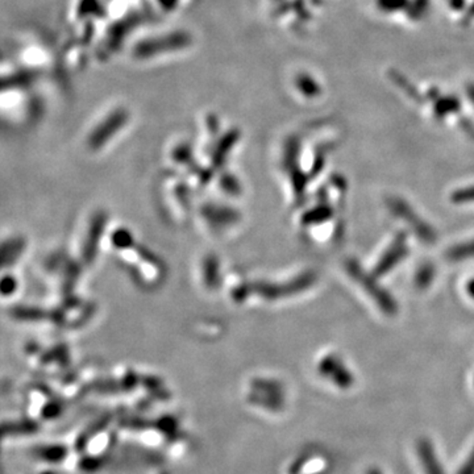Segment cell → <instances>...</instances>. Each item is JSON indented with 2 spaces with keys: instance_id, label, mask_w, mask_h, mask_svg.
Returning a JSON list of instances; mask_svg holds the SVG:
<instances>
[{
  "instance_id": "277c9868",
  "label": "cell",
  "mask_w": 474,
  "mask_h": 474,
  "mask_svg": "<svg viewBox=\"0 0 474 474\" xmlns=\"http://www.w3.org/2000/svg\"><path fill=\"white\" fill-rule=\"evenodd\" d=\"M406 252H407V248H406L405 237H398L393 243L391 248H388L386 255L378 262L377 268L374 269V273L377 276H382V274H385L388 270L393 269L397 265L399 259H402L406 256Z\"/></svg>"
},
{
  "instance_id": "7a4b0ae2",
  "label": "cell",
  "mask_w": 474,
  "mask_h": 474,
  "mask_svg": "<svg viewBox=\"0 0 474 474\" xmlns=\"http://www.w3.org/2000/svg\"><path fill=\"white\" fill-rule=\"evenodd\" d=\"M353 274H355L356 280H358V283H361L363 287L372 295V298L376 302L379 303V307L385 313H391L395 311V309H397L395 303L393 302V299L388 297L385 291L382 290L381 287L376 286V283L367 277V273H364L363 270L360 269V266L355 268Z\"/></svg>"
},
{
  "instance_id": "5b68a950",
  "label": "cell",
  "mask_w": 474,
  "mask_h": 474,
  "mask_svg": "<svg viewBox=\"0 0 474 474\" xmlns=\"http://www.w3.org/2000/svg\"><path fill=\"white\" fill-rule=\"evenodd\" d=\"M391 205H393V210H394V212H395V214H397L399 217H403V219L409 220L407 223H409V226L412 224L414 231H415V232H417V233H418V235H419L421 238L431 241L432 238H433V233H432L430 226L423 224L421 220H419V217H418L417 215H414L412 210L409 211V207L405 205L403 202H399V201L398 202H394V203H391Z\"/></svg>"
},
{
  "instance_id": "30bf717a",
  "label": "cell",
  "mask_w": 474,
  "mask_h": 474,
  "mask_svg": "<svg viewBox=\"0 0 474 474\" xmlns=\"http://www.w3.org/2000/svg\"><path fill=\"white\" fill-rule=\"evenodd\" d=\"M365 474H382V472L378 470L377 468H372V469H367Z\"/></svg>"
},
{
  "instance_id": "6da1fadb",
  "label": "cell",
  "mask_w": 474,
  "mask_h": 474,
  "mask_svg": "<svg viewBox=\"0 0 474 474\" xmlns=\"http://www.w3.org/2000/svg\"><path fill=\"white\" fill-rule=\"evenodd\" d=\"M190 37L186 33H172L169 36H163L158 39H153L149 41H144L136 48V55L140 58H147L151 57L160 52H166V50H177L182 49L184 46L189 45Z\"/></svg>"
},
{
  "instance_id": "8992f818",
  "label": "cell",
  "mask_w": 474,
  "mask_h": 474,
  "mask_svg": "<svg viewBox=\"0 0 474 474\" xmlns=\"http://www.w3.org/2000/svg\"><path fill=\"white\" fill-rule=\"evenodd\" d=\"M448 257L451 259H463L474 257V241L457 245L448 252Z\"/></svg>"
},
{
  "instance_id": "9c48e42d",
  "label": "cell",
  "mask_w": 474,
  "mask_h": 474,
  "mask_svg": "<svg viewBox=\"0 0 474 474\" xmlns=\"http://www.w3.org/2000/svg\"><path fill=\"white\" fill-rule=\"evenodd\" d=\"M457 474H474V448Z\"/></svg>"
},
{
  "instance_id": "3957f363",
  "label": "cell",
  "mask_w": 474,
  "mask_h": 474,
  "mask_svg": "<svg viewBox=\"0 0 474 474\" xmlns=\"http://www.w3.org/2000/svg\"><path fill=\"white\" fill-rule=\"evenodd\" d=\"M417 453L426 474H444L435 447L430 439L421 438L417 444Z\"/></svg>"
},
{
  "instance_id": "8fae6325",
  "label": "cell",
  "mask_w": 474,
  "mask_h": 474,
  "mask_svg": "<svg viewBox=\"0 0 474 474\" xmlns=\"http://www.w3.org/2000/svg\"><path fill=\"white\" fill-rule=\"evenodd\" d=\"M168 7H172V6H174V3H175V0H162Z\"/></svg>"
},
{
  "instance_id": "52a82bcc",
  "label": "cell",
  "mask_w": 474,
  "mask_h": 474,
  "mask_svg": "<svg viewBox=\"0 0 474 474\" xmlns=\"http://www.w3.org/2000/svg\"><path fill=\"white\" fill-rule=\"evenodd\" d=\"M452 199L456 203H470V202H474V186H470L468 189H463V190L454 193Z\"/></svg>"
},
{
  "instance_id": "7c38bea8",
  "label": "cell",
  "mask_w": 474,
  "mask_h": 474,
  "mask_svg": "<svg viewBox=\"0 0 474 474\" xmlns=\"http://www.w3.org/2000/svg\"><path fill=\"white\" fill-rule=\"evenodd\" d=\"M469 292H470L472 297H474V280L470 282V285H469Z\"/></svg>"
},
{
  "instance_id": "ba28073f",
  "label": "cell",
  "mask_w": 474,
  "mask_h": 474,
  "mask_svg": "<svg viewBox=\"0 0 474 474\" xmlns=\"http://www.w3.org/2000/svg\"><path fill=\"white\" fill-rule=\"evenodd\" d=\"M40 456L43 459H46V460H50V461H55L58 460L60 457H62V448L60 447H50L48 449H40Z\"/></svg>"
}]
</instances>
